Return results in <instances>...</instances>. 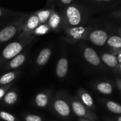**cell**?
<instances>
[{"label": "cell", "mask_w": 121, "mask_h": 121, "mask_svg": "<svg viewBox=\"0 0 121 121\" xmlns=\"http://www.w3.org/2000/svg\"><path fill=\"white\" fill-rule=\"evenodd\" d=\"M50 30V28L48 23H40L31 33V36L35 37V35H42L47 34Z\"/></svg>", "instance_id": "19"}, {"label": "cell", "mask_w": 121, "mask_h": 121, "mask_svg": "<svg viewBox=\"0 0 121 121\" xmlns=\"http://www.w3.org/2000/svg\"><path fill=\"white\" fill-rule=\"evenodd\" d=\"M34 40L33 36L17 39L9 43L2 50L0 54V69L10 60L21 52L23 49L28 45Z\"/></svg>", "instance_id": "1"}, {"label": "cell", "mask_w": 121, "mask_h": 121, "mask_svg": "<svg viewBox=\"0 0 121 121\" xmlns=\"http://www.w3.org/2000/svg\"><path fill=\"white\" fill-rule=\"evenodd\" d=\"M72 1L73 0H59L60 4L64 6H69L72 2Z\"/></svg>", "instance_id": "27"}, {"label": "cell", "mask_w": 121, "mask_h": 121, "mask_svg": "<svg viewBox=\"0 0 121 121\" xmlns=\"http://www.w3.org/2000/svg\"><path fill=\"white\" fill-rule=\"evenodd\" d=\"M13 82L11 83V84H9L7 85L3 86H0V101L2 99L3 96L5 95V94L7 92V91L9 89H10L13 86Z\"/></svg>", "instance_id": "26"}, {"label": "cell", "mask_w": 121, "mask_h": 121, "mask_svg": "<svg viewBox=\"0 0 121 121\" xmlns=\"http://www.w3.org/2000/svg\"><path fill=\"white\" fill-rule=\"evenodd\" d=\"M107 108L108 110L115 113H121V106L113 101L107 103Z\"/></svg>", "instance_id": "23"}, {"label": "cell", "mask_w": 121, "mask_h": 121, "mask_svg": "<svg viewBox=\"0 0 121 121\" xmlns=\"http://www.w3.org/2000/svg\"><path fill=\"white\" fill-rule=\"evenodd\" d=\"M63 28L79 26L83 21L84 14L79 6H67L61 12Z\"/></svg>", "instance_id": "2"}, {"label": "cell", "mask_w": 121, "mask_h": 121, "mask_svg": "<svg viewBox=\"0 0 121 121\" xmlns=\"http://www.w3.org/2000/svg\"><path fill=\"white\" fill-rule=\"evenodd\" d=\"M88 28H84L82 26L65 28V40L70 43H74L80 40H85L89 32V29Z\"/></svg>", "instance_id": "6"}, {"label": "cell", "mask_w": 121, "mask_h": 121, "mask_svg": "<svg viewBox=\"0 0 121 121\" xmlns=\"http://www.w3.org/2000/svg\"><path fill=\"white\" fill-rule=\"evenodd\" d=\"M49 106L54 113L60 117L66 118L70 115L71 110L69 105L66 100L60 96V93H57L52 96Z\"/></svg>", "instance_id": "4"}, {"label": "cell", "mask_w": 121, "mask_h": 121, "mask_svg": "<svg viewBox=\"0 0 121 121\" xmlns=\"http://www.w3.org/2000/svg\"><path fill=\"white\" fill-rule=\"evenodd\" d=\"M0 119L4 121H20L14 115L1 110H0Z\"/></svg>", "instance_id": "22"}, {"label": "cell", "mask_w": 121, "mask_h": 121, "mask_svg": "<svg viewBox=\"0 0 121 121\" xmlns=\"http://www.w3.org/2000/svg\"><path fill=\"white\" fill-rule=\"evenodd\" d=\"M40 24L39 18L36 14V12H34L30 14L25 19L22 28L18 33L17 39L25 38L28 37H30L32 32Z\"/></svg>", "instance_id": "5"}, {"label": "cell", "mask_w": 121, "mask_h": 121, "mask_svg": "<svg viewBox=\"0 0 121 121\" xmlns=\"http://www.w3.org/2000/svg\"><path fill=\"white\" fill-rule=\"evenodd\" d=\"M21 74V71L18 69L10 71L0 76V86H3L7 85L9 84L13 83L16 79L18 78L19 74Z\"/></svg>", "instance_id": "15"}, {"label": "cell", "mask_w": 121, "mask_h": 121, "mask_svg": "<svg viewBox=\"0 0 121 121\" xmlns=\"http://www.w3.org/2000/svg\"><path fill=\"white\" fill-rule=\"evenodd\" d=\"M83 54H84V57L85 58V60L91 65L97 66L100 64L101 60L99 58V56L98 55L95 50H94L93 48H89V47L86 48L84 50Z\"/></svg>", "instance_id": "12"}, {"label": "cell", "mask_w": 121, "mask_h": 121, "mask_svg": "<svg viewBox=\"0 0 121 121\" xmlns=\"http://www.w3.org/2000/svg\"><path fill=\"white\" fill-rule=\"evenodd\" d=\"M26 16V15H24L16 19L0 30V45L9 41L20 33Z\"/></svg>", "instance_id": "3"}, {"label": "cell", "mask_w": 121, "mask_h": 121, "mask_svg": "<svg viewBox=\"0 0 121 121\" xmlns=\"http://www.w3.org/2000/svg\"><path fill=\"white\" fill-rule=\"evenodd\" d=\"M69 62L66 57H61L59 59L55 69V73L57 77L64 78L68 72Z\"/></svg>", "instance_id": "14"}, {"label": "cell", "mask_w": 121, "mask_h": 121, "mask_svg": "<svg viewBox=\"0 0 121 121\" xmlns=\"http://www.w3.org/2000/svg\"><path fill=\"white\" fill-rule=\"evenodd\" d=\"M82 101L87 106H92L93 105V100L91 96L87 93H84L81 96Z\"/></svg>", "instance_id": "25"}, {"label": "cell", "mask_w": 121, "mask_h": 121, "mask_svg": "<svg viewBox=\"0 0 121 121\" xmlns=\"http://www.w3.org/2000/svg\"><path fill=\"white\" fill-rule=\"evenodd\" d=\"M97 89L101 93L104 94H110L112 93V91H113L112 86L110 84L106 83V82H102L98 84Z\"/></svg>", "instance_id": "21"}, {"label": "cell", "mask_w": 121, "mask_h": 121, "mask_svg": "<svg viewBox=\"0 0 121 121\" xmlns=\"http://www.w3.org/2000/svg\"><path fill=\"white\" fill-rule=\"evenodd\" d=\"M118 32H119V33H120V35H121V28H120V29L118 30Z\"/></svg>", "instance_id": "31"}, {"label": "cell", "mask_w": 121, "mask_h": 121, "mask_svg": "<svg viewBox=\"0 0 121 121\" xmlns=\"http://www.w3.org/2000/svg\"><path fill=\"white\" fill-rule=\"evenodd\" d=\"M47 23L49 26L50 30H52L54 31H60L62 28H63V21L62 16L55 10H52V12Z\"/></svg>", "instance_id": "10"}, {"label": "cell", "mask_w": 121, "mask_h": 121, "mask_svg": "<svg viewBox=\"0 0 121 121\" xmlns=\"http://www.w3.org/2000/svg\"><path fill=\"white\" fill-rule=\"evenodd\" d=\"M120 67H121V65H120Z\"/></svg>", "instance_id": "33"}, {"label": "cell", "mask_w": 121, "mask_h": 121, "mask_svg": "<svg viewBox=\"0 0 121 121\" xmlns=\"http://www.w3.org/2000/svg\"><path fill=\"white\" fill-rule=\"evenodd\" d=\"M51 55H52V50L50 48L47 47L41 50L36 58V61H35L36 65L38 67H41L45 65L49 61Z\"/></svg>", "instance_id": "13"}, {"label": "cell", "mask_w": 121, "mask_h": 121, "mask_svg": "<svg viewBox=\"0 0 121 121\" xmlns=\"http://www.w3.org/2000/svg\"></svg>", "instance_id": "35"}, {"label": "cell", "mask_w": 121, "mask_h": 121, "mask_svg": "<svg viewBox=\"0 0 121 121\" xmlns=\"http://www.w3.org/2000/svg\"><path fill=\"white\" fill-rule=\"evenodd\" d=\"M118 121H121V117H119V118H118Z\"/></svg>", "instance_id": "32"}, {"label": "cell", "mask_w": 121, "mask_h": 121, "mask_svg": "<svg viewBox=\"0 0 121 121\" xmlns=\"http://www.w3.org/2000/svg\"><path fill=\"white\" fill-rule=\"evenodd\" d=\"M95 1H98V2H108V1H111L112 0H94Z\"/></svg>", "instance_id": "28"}, {"label": "cell", "mask_w": 121, "mask_h": 121, "mask_svg": "<svg viewBox=\"0 0 121 121\" xmlns=\"http://www.w3.org/2000/svg\"><path fill=\"white\" fill-rule=\"evenodd\" d=\"M115 15H116L117 17H121V11H118V12H116V13H115Z\"/></svg>", "instance_id": "29"}, {"label": "cell", "mask_w": 121, "mask_h": 121, "mask_svg": "<svg viewBox=\"0 0 121 121\" xmlns=\"http://www.w3.org/2000/svg\"><path fill=\"white\" fill-rule=\"evenodd\" d=\"M18 100V94L16 89L13 88L7 91L1 100V104L4 106H11L15 105Z\"/></svg>", "instance_id": "11"}, {"label": "cell", "mask_w": 121, "mask_h": 121, "mask_svg": "<svg viewBox=\"0 0 121 121\" xmlns=\"http://www.w3.org/2000/svg\"><path fill=\"white\" fill-rule=\"evenodd\" d=\"M72 108L74 113L77 116H84L86 114V109L84 106L77 101H73L72 102Z\"/></svg>", "instance_id": "18"}, {"label": "cell", "mask_w": 121, "mask_h": 121, "mask_svg": "<svg viewBox=\"0 0 121 121\" xmlns=\"http://www.w3.org/2000/svg\"><path fill=\"white\" fill-rule=\"evenodd\" d=\"M49 1H53V0H49Z\"/></svg>", "instance_id": "34"}, {"label": "cell", "mask_w": 121, "mask_h": 121, "mask_svg": "<svg viewBox=\"0 0 121 121\" xmlns=\"http://www.w3.org/2000/svg\"><path fill=\"white\" fill-rule=\"evenodd\" d=\"M23 119L25 121H43L40 116L34 114H26L23 116Z\"/></svg>", "instance_id": "24"}, {"label": "cell", "mask_w": 121, "mask_h": 121, "mask_svg": "<svg viewBox=\"0 0 121 121\" xmlns=\"http://www.w3.org/2000/svg\"><path fill=\"white\" fill-rule=\"evenodd\" d=\"M108 45L116 50H121V37L118 35H112L108 38L106 42Z\"/></svg>", "instance_id": "20"}, {"label": "cell", "mask_w": 121, "mask_h": 121, "mask_svg": "<svg viewBox=\"0 0 121 121\" xmlns=\"http://www.w3.org/2000/svg\"><path fill=\"white\" fill-rule=\"evenodd\" d=\"M53 9H42L40 11H36V14L39 18L40 23H47L48 21V19L52 12Z\"/></svg>", "instance_id": "17"}, {"label": "cell", "mask_w": 121, "mask_h": 121, "mask_svg": "<svg viewBox=\"0 0 121 121\" xmlns=\"http://www.w3.org/2000/svg\"><path fill=\"white\" fill-rule=\"evenodd\" d=\"M28 50H26L23 52H20L16 56L10 60L6 62L2 67L3 71H13L19 68L21 65L24 64L28 56Z\"/></svg>", "instance_id": "7"}, {"label": "cell", "mask_w": 121, "mask_h": 121, "mask_svg": "<svg viewBox=\"0 0 121 121\" xmlns=\"http://www.w3.org/2000/svg\"><path fill=\"white\" fill-rule=\"evenodd\" d=\"M108 34L103 30H94L89 31L86 39L97 46H103L108 40Z\"/></svg>", "instance_id": "9"}, {"label": "cell", "mask_w": 121, "mask_h": 121, "mask_svg": "<svg viewBox=\"0 0 121 121\" xmlns=\"http://www.w3.org/2000/svg\"><path fill=\"white\" fill-rule=\"evenodd\" d=\"M52 92L50 90H43L36 94L33 99V104L39 108H46L50 104L52 99Z\"/></svg>", "instance_id": "8"}, {"label": "cell", "mask_w": 121, "mask_h": 121, "mask_svg": "<svg viewBox=\"0 0 121 121\" xmlns=\"http://www.w3.org/2000/svg\"><path fill=\"white\" fill-rule=\"evenodd\" d=\"M2 13H3V11H2V9H0V17L1 16Z\"/></svg>", "instance_id": "30"}, {"label": "cell", "mask_w": 121, "mask_h": 121, "mask_svg": "<svg viewBox=\"0 0 121 121\" xmlns=\"http://www.w3.org/2000/svg\"><path fill=\"white\" fill-rule=\"evenodd\" d=\"M102 61L108 67H115L118 65L119 60L115 55L110 53H104L101 56Z\"/></svg>", "instance_id": "16"}]
</instances>
